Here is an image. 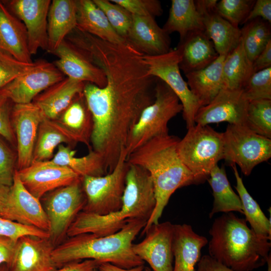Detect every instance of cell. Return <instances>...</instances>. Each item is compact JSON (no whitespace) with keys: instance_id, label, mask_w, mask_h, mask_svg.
<instances>
[{"instance_id":"obj_4","label":"cell","mask_w":271,"mask_h":271,"mask_svg":"<svg viewBox=\"0 0 271 271\" xmlns=\"http://www.w3.org/2000/svg\"><path fill=\"white\" fill-rule=\"evenodd\" d=\"M209 233V255L234 271L258 268L270 254V239L256 234L233 212L216 218Z\"/></svg>"},{"instance_id":"obj_9","label":"cell","mask_w":271,"mask_h":271,"mask_svg":"<svg viewBox=\"0 0 271 271\" xmlns=\"http://www.w3.org/2000/svg\"><path fill=\"white\" fill-rule=\"evenodd\" d=\"M43 197L42 206L50 225L49 239L55 247L67 236L69 228L85 204L81 178Z\"/></svg>"},{"instance_id":"obj_47","label":"cell","mask_w":271,"mask_h":271,"mask_svg":"<svg viewBox=\"0 0 271 271\" xmlns=\"http://www.w3.org/2000/svg\"><path fill=\"white\" fill-rule=\"evenodd\" d=\"M256 18H260L270 24L271 23L270 0L255 1L244 24Z\"/></svg>"},{"instance_id":"obj_12","label":"cell","mask_w":271,"mask_h":271,"mask_svg":"<svg viewBox=\"0 0 271 271\" xmlns=\"http://www.w3.org/2000/svg\"><path fill=\"white\" fill-rule=\"evenodd\" d=\"M65 75L54 63L41 60L30 72L18 77L0 89V96L15 104L32 102L39 94L63 80Z\"/></svg>"},{"instance_id":"obj_23","label":"cell","mask_w":271,"mask_h":271,"mask_svg":"<svg viewBox=\"0 0 271 271\" xmlns=\"http://www.w3.org/2000/svg\"><path fill=\"white\" fill-rule=\"evenodd\" d=\"M177 48L181 56L179 68L185 74L206 68L219 56L204 31L188 34Z\"/></svg>"},{"instance_id":"obj_34","label":"cell","mask_w":271,"mask_h":271,"mask_svg":"<svg viewBox=\"0 0 271 271\" xmlns=\"http://www.w3.org/2000/svg\"><path fill=\"white\" fill-rule=\"evenodd\" d=\"M207 180L214 197L213 207L209 215L210 218L219 212H238L243 214L240 199L232 189L223 167L216 165Z\"/></svg>"},{"instance_id":"obj_19","label":"cell","mask_w":271,"mask_h":271,"mask_svg":"<svg viewBox=\"0 0 271 271\" xmlns=\"http://www.w3.org/2000/svg\"><path fill=\"white\" fill-rule=\"evenodd\" d=\"M55 246L49 238L24 235L16 244L9 271H54L52 251Z\"/></svg>"},{"instance_id":"obj_51","label":"cell","mask_w":271,"mask_h":271,"mask_svg":"<svg viewBox=\"0 0 271 271\" xmlns=\"http://www.w3.org/2000/svg\"><path fill=\"white\" fill-rule=\"evenodd\" d=\"M254 73L271 67V41L252 62Z\"/></svg>"},{"instance_id":"obj_27","label":"cell","mask_w":271,"mask_h":271,"mask_svg":"<svg viewBox=\"0 0 271 271\" xmlns=\"http://www.w3.org/2000/svg\"><path fill=\"white\" fill-rule=\"evenodd\" d=\"M225 57L219 55L206 68L185 74L188 86L201 107L210 103L224 88L222 67Z\"/></svg>"},{"instance_id":"obj_41","label":"cell","mask_w":271,"mask_h":271,"mask_svg":"<svg viewBox=\"0 0 271 271\" xmlns=\"http://www.w3.org/2000/svg\"><path fill=\"white\" fill-rule=\"evenodd\" d=\"M242 90L249 101L257 99L271 100V67L254 73Z\"/></svg>"},{"instance_id":"obj_26","label":"cell","mask_w":271,"mask_h":271,"mask_svg":"<svg viewBox=\"0 0 271 271\" xmlns=\"http://www.w3.org/2000/svg\"><path fill=\"white\" fill-rule=\"evenodd\" d=\"M76 27V0H53L48 14L47 51L52 53Z\"/></svg>"},{"instance_id":"obj_24","label":"cell","mask_w":271,"mask_h":271,"mask_svg":"<svg viewBox=\"0 0 271 271\" xmlns=\"http://www.w3.org/2000/svg\"><path fill=\"white\" fill-rule=\"evenodd\" d=\"M207 243V239L196 233L191 225L174 224L173 271H195V265L201 258V249Z\"/></svg>"},{"instance_id":"obj_30","label":"cell","mask_w":271,"mask_h":271,"mask_svg":"<svg viewBox=\"0 0 271 271\" xmlns=\"http://www.w3.org/2000/svg\"><path fill=\"white\" fill-rule=\"evenodd\" d=\"M168 34L178 32L180 40L188 34L204 31L203 18L194 0H172L169 17L162 28Z\"/></svg>"},{"instance_id":"obj_16","label":"cell","mask_w":271,"mask_h":271,"mask_svg":"<svg viewBox=\"0 0 271 271\" xmlns=\"http://www.w3.org/2000/svg\"><path fill=\"white\" fill-rule=\"evenodd\" d=\"M44 117L33 102L15 104L12 107L11 119L17 148V170L31 165L39 127Z\"/></svg>"},{"instance_id":"obj_14","label":"cell","mask_w":271,"mask_h":271,"mask_svg":"<svg viewBox=\"0 0 271 271\" xmlns=\"http://www.w3.org/2000/svg\"><path fill=\"white\" fill-rule=\"evenodd\" d=\"M2 217L33 226L49 233V222L40 200L24 186L15 171L8 198L1 214Z\"/></svg>"},{"instance_id":"obj_46","label":"cell","mask_w":271,"mask_h":271,"mask_svg":"<svg viewBox=\"0 0 271 271\" xmlns=\"http://www.w3.org/2000/svg\"><path fill=\"white\" fill-rule=\"evenodd\" d=\"M11 102H12L8 98L0 96V136L11 144L15 145L16 138L11 119Z\"/></svg>"},{"instance_id":"obj_43","label":"cell","mask_w":271,"mask_h":271,"mask_svg":"<svg viewBox=\"0 0 271 271\" xmlns=\"http://www.w3.org/2000/svg\"><path fill=\"white\" fill-rule=\"evenodd\" d=\"M34 235L49 238L48 232L33 226L24 225L5 219L0 216V235L9 237L15 241L24 235Z\"/></svg>"},{"instance_id":"obj_13","label":"cell","mask_w":271,"mask_h":271,"mask_svg":"<svg viewBox=\"0 0 271 271\" xmlns=\"http://www.w3.org/2000/svg\"><path fill=\"white\" fill-rule=\"evenodd\" d=\"M174 230V224L170 221L152 224L145 232V238L132 244L133 252L153 271H173Z\"/></svg>"},{"instance_id":"obj_40","label":"cell","mask_w":271,"mask_h":271,"mask_svg":"<svg viewBox=\"0 0 271 271\" xmlns=\"http://www.w3.org/2000/svg\"><path fill=\"white\" fill-rule=\"evenodd\" d=\"M255 1L221 0L216 5L217 13L234 27L244 24Z\"/></svg>"},{"instance_id":"obj_28","label":"cell","mask_w":271,"mask_h":271,"mask_svg":"<svg viewBox=\"0 0 271 271\" xmlns=\"http://www.w3.org/2000/svg\"><path fill=\"white\" fill-rule=\"evenodd\" d=\"M76 4L77 28L110 43L127 42L115 31L104 13L93 0H76Z\"/></svg>"},{"instance_id":"obj_57","label":"cell","mask_w":271,"mask_h":271,"mask_svg":"<svg viewBox=\"0 0 271 271\" xmlns=\"http://www.w3.org/2000/svg\"><path fill=\"white\" fill-rule=\"evenodd\" d=\"M144 270V271H152L151 269L149 267H145Z\"/></svg>"},{"instance_id":"obj_1","label":"cell","mask_w":271,"mask_h":271,"mask_svg":"<svg viewBox=\"0 0 271 271\" xmlns=\"http://www.w3.org/2000/svg\"><path fill=\"white\" fill-rule=\"evenodd\" d=\"M101 68L106 85L86 82L83 93L93 120L92 150L101 156L107 174L116 165L143 110L154 100L156 79L127 59L108 60Z\"/></svg>"},{"instance_id":"obj_2","label":"cell","mask_w":271,"mask_h":271,"mask_svg":"<svg viewBox=\"0 0 271 271\" xmlns=\"http://www.w3.org/2000/svg\"><path fill=\"white\" fill-rule=\"evenodd\" d=\"M180 139L169 134L154 138L129 154V164L145 169L151 178L156 199L154 210L141 235L152 224L159 223L172 195L179 188L196 184L191 172L177 152Z\"/></svg>"},{"instance_id":"obj_11","label":"cell","mask_w":271,"mask_h":271,"mask_svg":"<svg viewBox=\"0 0 271 271\" xmlns=\"http://www.w3.org/2000/svg\"><path fill=\"white\" fill-rule=\"evenodd\" d=\"M144 59L149 74L164 82L179 99L187 129L194 126L195 116L201 105L181 74V56L178 49L176 48L162 55L144 54Z\"/></svg>"},{"instance_id":"obj_45","label":"cell","mask_w":271,"mask_h":271,"mask_svg":"<svg viewBox=\"0 0 271 271\" xmlns=\"http://www.w3.org/2000/svg\"><path fill=\"white\" fill-rule=\"evenodd\" d=\"M0 136V185L11 187L13 183L16 157Z\"/></svg>"},{"instance_id":"obj_54","label":"cell","mask_w":271,"mask_h":271,"mask_svg":"<svg viewBox=\"0 0 271 271\" xmlns=\"http://www.w3.org/2000/svg\"><path fill=\"white\" fill-rule=\"evenodd\" d=\"M10 187L0 185V215L3 212L7 203Z\"/></svg>"},{"instance_id":"obj_33","label":"cell","mask_w":271,"mask_h":271,"mask_svg":"<svg viewBox=\"0 0 271 271\" xmlns=\"http://www.w3.org/2000/svg\"><path fill=\"white\" fill-rule=\"evenodd\" d=\"M76 151L69 146L61 144L50 161L55 165L70 169L81 178L107 174L101 156L92 149L87 155L81 157H76Z\"/></svg>"},{"instance_id":"obj_50","label":"cell","mask_w":271,"mask_h":271,"mask_svg":"<svg viewBox=\"0 0 271 271\" xmlns=\"http://www.w3.org/2000/svg\"><path fill=\"white\" fill-rule=\"evenodd\" d=\"M16 241L0 235V265L8 264L11 261L16 244Z\"/></svg>"},{"instance_id":"obj_20","label":"cell","mask_w":271,"mask_h":271,"mask_svg":"<svg viewBox=\"0 0 271 271\" xmlns=\"http://www.w3.org/2000/svg\"><path fill=\"white\" fill-rule=\"evenodd\" d=\"M52 54L59 58L54 64L67 77L99 87L106 85L104 72L65 39Z\"/></svg>"},{"instance_id":"obj_38","label":"cell","mask_w":271,"mask_h":271,"mask_svg":"<svg viewBox=\"0 0 271 271\" xmlns=\"http://www.w3.org/2000/svg\"><path fill=\"white\" fill-rule=\"evenodd\" d=\"M243 125L253 132L271 139V100L249 101Z\"/></svg>"},{"instance_id":"obj_32","label":"cell","mask_w":271,"mask_h":271,"mask_svg":"<svg viewBox=\"0 0 271 271\" xmlns=\"http://www.w3.org/2000/svg\"><path fill=\"white\" fill-rule=\"evenodd\" d=\"M63 143L70 147L76 144L69 133L56 120L44 117L39 127L32 163L51 160L55 148Z\"/></svg>"},{"instance_id":"obj_6","label":"cell","mask_w":271,"mask_h":271,"mask_svg":"<svg viewBox=\"0 0 271 271\" xmlns=\"http://www.w3.org/2000/svg\"><path fill=\"white\" fill-rule=\"evenodd\" d=\"M182 110L177 96L157 78L154 100L143 110L128 134L125 148L127 157L151 139L169 134V121Z\"/></svg>"},{"instance_id":"obj_31","label":"cell","mask_w":271,"mask_h":271,"mask_svg":"<svg viewBox=\"0 0 271 271\" xmlns=\"http://www.w3.org/2000/svg\"><path fill=\"white\" fill-rule=\"evenodd\" d=\"M204 31L219 55L226 56L241 40V31L221 17L217 12L202 16Z\"/></svg>"},{"instance_id":"obj_22","label":"cell","mask_w":271,"mask_h":271,"mask_svg":"<svg viewBox=\"0 0 271 271\" xmlns=\"http://www.w3.org/2000/svg\"><path fill=\"white\" fill-rule=\"evenodd\" d=\"M85 83L66 77L43 91L32 102L45 118L56 120L74 99L83 93Z\"/></svg>"},{"instance_id":"obj_55","label":"cell","mask_w":271,"mask_h":271,"mask_svg":"<svg viewBox=\"0 0 271 271\" xmlns=\"http://www.w3.org/2000/svg\"><path fill=\"white\" fill-rule=\"evenodd\" d=\"M0 271H9L7 264L4 263L0 265Z\"/></svg>"},{"instance_id":"obj_53","label":"cell","mask_w":271,"mask_h":271,"mask_svg":"<svg viewBox=\"0 0 271 271\" xmlns=\"http://www.w3.org/2000/svg\"><path fill=\"white\" fill-rule=\"evenodd\" d=\"M144 268V265L126 269L119 267L108 262H103L98 266L97 269L98 271H143Z\"/></svg>"},{"instance_id":"obj_39","label":"cell","mask_w":271,"mask_h":271,"mask_svg":"<svg viewBox=\"0 0 271 271\" xmlns=\"http://www.w3.org/2000/svg\"><path fill=\"white\" fill-rule=\"evenodd\" d=\"M93 1L104 13L115 31L126 40L132 22L131 14L111 1Z\"/></svg>"},{"instance_id":"obj_10","label":"cell","mask_w":271,"mask_h":271,"mask_svg":"<svg viewBox=\"0 0 271 271\" xmlns=\"http://www.w3.org/2000/svg\"><path fill=\"white\" fill-rule=\"evenodd\" d=\"M223 133V159L237 165L249 176L258 164L271 157V139L243 124H229Z\"/></svg>"},{"instance_id":"obj_58","label":"cell","mask_w":271,"mask_h":271,"mask_svg":"<svg viewBox=\"0 0 271 271\" xmlns=\"http://www.w3.org/2000/svg\"><path fill=\"white\" fill-rule=\"evenodd\" d=\"M93 271H98V270L97 268H96V269H94Z\"/></svg>"},{"instance_id":"obj_49","label":"cell","mask_w":271,"mask_h":271,"mask_svg":"<svg viewBox=\"0 0 271 271\" xmlns=\"http://www.w3.org/2000/svg\"><path fill=\"white\" fill-rule=\"evenodd\" d=\"M196 271H234L211 257L209 254L201 257Z\"/></svg>"},{"instance_id":"obj_21","label":"cell","mask_w":271,"mask_h":271,"mask_svg":"<svg viewBox=\"0 0 271 271\" xmlns=\"http://www.w3.org/2000/svg\"><path fill=\"white\" fill-rule=\"evenodd\" d=\"M126 41L145 55H162L171 50L169 34L151 16L132 15Z\"/></svg>"},{"instance_id":"obj_29","label":"cell","mask_w":271,"mask_h":271,"mask_svg":"<svg viewBox=\"0 0 271 271\" xmlns=\"http://www.w3.org/2000/svg\"><path fill=\"white\" fill-rule=\"evenodd\" d=\"M55 120L69 133L76 144H84L91 149L90 143L93 120L83 93L78 95Z\"/></svg>"},{"instance_id":"obj_17","label":"cell","mask_w":271,"mask_h":271,"mask_svg":"<svg viewBox=\"0 0 271 271\" xmlns=\"http://www.w3.org/2000/svg\"><path fill=\"white\" fill-rule=\"evenodd\" d=\"M17 172L25 188L39 200L47 193L81 178L70 169L55 165L50 161L33 162L28 167L17 170Z\"/></svg>"},{"instance_id":"obj_44","label":"cell","mask_w":271,"mask_h":271,"mask_svg":"<svg viewBox=\"0 0 271 271\" xmlns=\"http://www.w3.org/2000/svg\"><path fill=\"white\" fill-rule=\"evenodd\" d=\"M126 10L131 15L155 17L162 14L161 3L157 0H111Z\"/></svg>"},{"instance_id":"obj_25","label":"cell","mask_w":271,"mask_h":271,"mask_svg":"<svg viewBox=\"0 0 271 271\" xmlns=\"http://www.w3.org/2000/svg\"><path fill=\"white\" fill-rule=\"evenodd\" d=\"M0 49L21 62H33L26 27L2 1H0Z\"/></svg>"},{"instance_id":"obj_5","label":"cell","mask_w":271,"mask_h":271,"mask_svg":"<svg viewBox=\"0 0 271 271\" xmlns=\"http://www.w3.org/2000/svg\"><path fill=\"white\" fill-rule=\"evenodd\" d=\"M155 205L154 187L150 174L140 166L129 164L119 210L104 215L82 211L69 228L67 236L86 233L98 236L114 234L130 220L148 221Z\"/></svg>"},{"instance_id":"obj_7","label":"cell","mask_w":271,"mask_h":271,"mask_svg":"<svg viewBox=\"0 0 271 271\" xmlns=\"http://www.w3.org/2000/svg\"><path fill=\"white\" fill-rule=\"evenodd\" d=\"M177 150L183 164L193 174L196 184L209 177L213 168L223 159V133L208 125L195 124L188 128L179 140Z\"/></svg>"},{"instance_id":"obj_15","label":"cell","mask_w":271,"mask_h":271,"mask_svg":"<svg viewBox=\"0 0 271 271\" xmlns=\"http://www.w3.org/2000/svg\"><path fill=\"white\" fill-rule=\"evenodd\" d=\"M7 9L24 24L31 55L48 48V14L50 0L2 1Z\"/></svg>"},{"instance_id":"obj_37","label":"cell","mask_w":271,"mask_h":271,"mask_svg":"<svg viewBox=\"0 0 271 271\" xmlns=\"http://www.w3.org/2000/svg\"><path fill=\"white\" fill-rule=\"evenodd\" d=\"M240 31L244 49L248 59L253 62L271 41L270 24L256 18L245 23Z\"/></svg>"},{"instance_id":"obj_42","label":"cell","mask_w":271,"mask_h":271,"mask_svg":"<svg viewBox=\"0 0 271 271\" xmlns=\"http://www.w3.org/2000/svg\"><path fill=\"white\" fill-rule=\"evenodd\" d=\"M36 64L37 61L21 62L0 49V89L18 77L30 72Z\"/></svg>"},{"instance_id":"obj_48","label":"cell","mask_w":271,"mask_h":271,"mask_svg":"<svg viewBox=\"0 0 271 271\" xmlns=\"http://www.w3.org/2000/svg\"><path fill=\"white\" fill-rule=\"evenodd\" d=\"M101 264L93 259H85L69 262L54 271H93Z\"/></svg>"},{"instance_id":"obj_35","label":"cell","mask_w":271,"mask_h":271,"mask_svg":"<svg viewBox=\"0 0 271 271\" xmlns=\"http://www.w3.org/2000/svg\"><path fill=\"white\" fill-rule=\"evenodd\" d=\"M254 73L252 62L248 59L241 39L237 46L225 56L222 67L224 88L242 90Z\"/></svg>"},{"instance_id":"obj_18","label":"cell","mask_w":271,"mask_h":271,"mask_svg":"<svg viewBox=\"0 0 271 271\" xmlns=\"http://www.w3.org/2000/svg\"><path fill=\"white\" fill-rule=\"evenodd\" d=\"M248 102L242 90L223 88L210 103L199 108L195 122L201 125L223 121L243 125Z\"/></svg>"},{"instance_id":"obj_36","label":"cell","mask_w":271,"mask_h":271,"mask_svg":"<svg viewBox=\"0 0 271 271\" xmlns=\"http://www.w3.org/2000/svg\"><path fill=\"white\" fill-rule=\"evenodd\" d=\"M231 166L234 172L236 185L235 187L240 199L243 214L245 220L249 223L251 229L256 234L271 238L270 220L264 215L258 203L254 200L245 187L241 177L239 175L235 164Z\"/></svg>"},{"instance_id":"obj_52","label":"cell","mask_w":271,"mask_h":271,"mask_svg":"<svg viewBox=\"0 0 271 271\" xmlns=\"http://www.w3.org/2000/svg\"><path fill=\"white\" fill-rule=\"evenodd\" d=\"M194 2L197 11L202 16L206 14L216 12L217 0H196Z\"/></svg>"},{"instance_id":"obj_8","label":"cell","mask_w":271,"mask_h":271,"mask_svg":"<svg viewBox=\"0 0 271 271\" xmlns=\"http://www.w3.org/2000/svg\"><path fill=\"white\" fill-rule=\"evenodd\" d=\"M124 149L114 169L101 176L81 178L86 203L82 211L104 215L118 211L121 207L129 164Z\"/></svg>"},{"instance_id":"obj_3","label":"cell","mask_w":271,"mask_h":271,"mask_svg":"<svg viewBox=\"0 0 271 271\" xmlns=\"http://www.w3.org/2000/svg\"><path fill=\"white\" fill-rule=\"evenodd\" d=\"M147 222L130 220L118 232L104 236L86 233L68 237L54 247L53 261L57 268L85 259L108 262L126 269L144 265L145 262L133 252L132 245Z\"/></svg>"},{"instance_id":"obj_56","label":"cell","mask_w":271,"mask_h":271,"mask_svg":"<svg viewBox=\"0 0 271 271\" xmlns=\"http://www.w3.org/2000/svg\"><path fill=\"white\" fill-rule=\"evenodd\" d=\"M266 264L267 265V271H271V256L269 255L268 258L266 261Z\"/></svg>"}]
</instances>
